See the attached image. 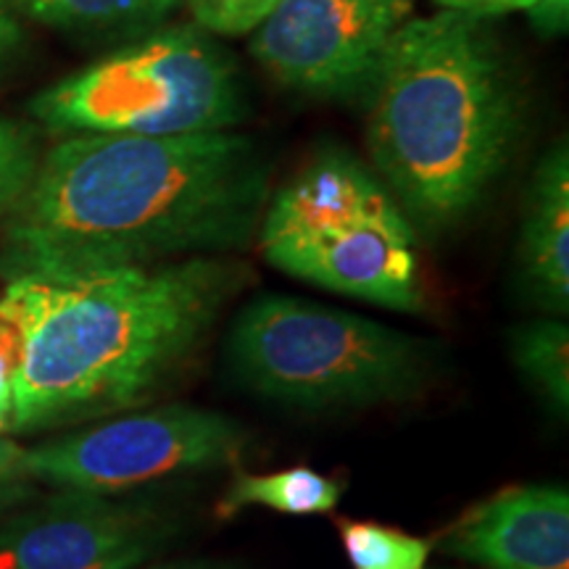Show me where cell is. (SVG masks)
Masks as SVG:
<instances>
[{
  "label": "cell",
  "instance_id": "3957f363",
  "mask_svg": "<svg viewBox=\"0 0 569 569\" xmlns=\"http://www.w3.org/2000/svg\"><path fill=\"white\" fill-rule=\"evenodd\" d=\"M365 88L369 151L398 201L425 224L472 211L507 169L525 109L486 19H409Z\"/></svg>",
  "mask_w": 569,
  "mask_h": 569
},
{
  "label": "cell",
  "instance_id": "ac0fdd59",
  "mask_svg": "<svg viewBox=\"0 0 569 569\" xmlns=\"http://www.w3.org/2000/svg\"><path fill=\"white\" fill-rule=\"evenodd\" d=\"M13 372H17V340L9 327L0 322V436L11 430Z\"/></svg>",
  "mask_w": 569,
  "mask_h": 569
},
{
  "label": "cell",
  "instance_id": "7c38bea8",
  "mask_svg": "<svg viewBox=\"0 0 569 569\" xmlns=\"http://www.w3.org/2000/svg\"><path fill=\"white\" fill-rule=\"evenodd\" d=\"M48 27L82 34L142 38L159 30L180 0H13Z\"/></svg>",
  "mask_w": 569,
  "mask_h": 569
},
{
  "label": "cell",
  "instance_id": "4fadbf2b",
  "mask_svg": "<svg viewBox=\"0 0 569 569\" xmlns=\"http://www.w3.org/2000/svg\"><path fill=\"white\" fill-rule=\"evenodd\" d=\"M343 486L315 469L293 467L274 475L238 472L219 498V517H232L248 507L282 515H327L338 507Z\"/></svg>",
  "mask_w": 569,
  "mask_h": 569
},
{
  "label": "cell",
  "instance_id": "52a82bcc",
  "mask_svg": "<svg viewBox=\"0 0 569 569\" xmlns=\"http://www.w3.org/2000/svg\"><path fill=\"white\" fill-rule=\"evenodd\" d=\"M246 446V430L234 419L174 403L24 451V475L61 490L119 493L167 475L232 465Z\"/></svg>",
  "mask_w": 569,
  "mask_h": 569
},
{
  "label": "cell",
  "instance_id": "ba28073f",
  "mask_svg": "<svg viewBox=\"0 0 569 569\" xmlns=\"http://www.w3.org/2000/svg\"><path fill=\"white\" fill-rule=\"evenodd\" d=\"M411 11L415 0H280L251 53L282 88L346 96L365 88Z\"/></svg>",
  "mask_w": 569,
  "mask_h": 569
},
{
  "label": "cell",
  "instance_id": "6da1fadb",
  "mask_svg": "<svg viewBox=\"0 0 569 569\" xmlns=\"http://www.w3.org/2000/svg\"><path fill=\"white\" fill-rule=\"evenodd\" d=\"M269 167L246 134H71L38 161L0 238V274L153 267L251 243Z\"/></svg>",
  "mask_w": 569,
  "mask_h": 569
},
{
  "label": "cell",
  "instance_id": "7a4b0ae2",
  "mask_svg": "<svg viewBox=\"0 0 569 569\" xmlns=\"http://www.w3.org/2000/svg\"><path fill=\"white\" fill-rule=\"evenodd\" d=\"M243 282L246 269L217 256L9 280L0 322L17 340L11 430L146 403Z\"/></svg>",
  "mask_w": 569,
  "mask_h": 569
},
{
  "label": "cell",
  "instance_id": "9c48e42d",
  "mask_svg": "<svg viewBox=\"0 0 569 569\" xmlns=\"http://www.w3.org/2000/svg\"><path fill=\"white\" fill-rule=\"evenodd\" d=\"M174 530L148 503L61 490L0 528V569H138Z\"/></svg>",
  "mask_w": 569,
  "mask_h": 569
},
{
  "label": "cell",
  "instance_id": "5bb4252c",
  "mask_svg": "<svg viewBox=\"0 0 569 569\" xmlns=\"http://www.w3.org/2000/svg\"><path fill=\"white\" fill-rule=\"evenodd\" d=\"M511 356L519 372L557 415L569 411V330L565 319H536L517 327Z\"/></svg>",
  "mask_w": 569,
  "mask_h": 569
},
{
  "label": "cell",
  "instance_id": "2e32d148",
  "mask_svg": "<svg viewBox=\"0 0 569 569\" xmlns=\"http://www.w3.org/2000/svg\"><path fill=\"white\" fill-rule=\"evenodd\" d=\"M38 169V148L27 127L0 117V213H9Z\"/></svg>",
  "mask_w": 569,
  "mask_h": 569
},
{
  "label": "cell",
  "instance_id": "277c9868",
  "mask_svg": "<svg viewBox=\"0 0 569 569\" xmlns=\"http://www.w3.org/2000/svg\"><path fill=\"white\" fill-rule=\"evenodd\" d=\"M261 251L298 280L386 306H422L415 230L407 213L353 156L309 161L261 217Z\"/></svg>",
  "mask_w": 569,
  "mask_h": 569
},
{
  "label": "cell",
  "instance_id": "44dd1931",
  "mask_svg": "<svg viewBox=\"0 0 569 569\" xmlns=\"http://www.w3.org/2000/svg\"><path fill=\"white\" fill-rule=\"evenodd\" d=\"M24 478V448L0 440V496Z\"/></svg>",
  "mask_w": 569,
  "mask_h": 569
},
{
  "label": "cell",
  "instance_id": "e0dca14e",
  "mask_svg": "<svg viewBox=\"0 0 569 569\" xmlns=\"http://www.w3.org/2000/svg\"><path fill=\"white\" fill-rule=\"evenodd\" d=\"M196 24L211 34L253 32L280 0H184Z\"/></svg>",
  "mask_w": 569,
  "mask_h": 569
},
{
  "label": "cell",
  "instance_id": "8fae6325",
  "mask_svg": "<svg viewBox=\"0 0 569 569\" xmlns=\"http://www.w3.org/2000/svg\"><path fill=\"white\" fill-rule=\"evenodd\" d=\"M519 267L538 306L569 309V151L561 140L543 156L530 182L519 238Z\"/></svg>",
  "mask_w": 569,
  "mask_h": 569
},
{
  "label": "cell",
  "instance_id": "ffe728a7",
  "mask_svg": "<svg viewBox=\"0 0 569 569\" xmlns=\"http://www.w3.org/2000/svg\"><path fill=\"white\" fill-rule=\"evenodd\" d=\"M530 19L546 34L565 32L569 21V0H538L530 9Z\"/></svg>",
  "mask_w": 569,
  "mask_h": 569
},
{
  "label": "cell",
  "instance_id": "9a60e30c",
  "mask_svg": "<svg viewBox=\"0 0 569 569\" xmlns=\"http://www.w3.org/2000/svg\"><path fill=\"white\" fill-rule=\"evenodd\" d=\"M338 530L353 569H425L432 549L430 540L380 522L340 519Z\"/></svg>",
  "mask_w": 569,
  "mask_h": 569
},
{
  "label": "cell",
  "instance_id": "d6986e66",
  "mask_svg": "<svg viewBox=\"0 0 569 569\" xmlns=\"http://www.w3.org/2000/svg\"><path fill=\"white\" fill-rule=\"evenodd\" d=\"M443 11L469 13V17H498V13H509L519 9H532L538 0H436Z\"/></svg>",
  "mask_w": 569,
  "mask_h": 569
},
{
  "label": "cell",
  "instance_id": "8992f818",
  "mask_svg": "<svg viewBox=\"0 0 569 569\" xmlns=\"http://www.w3.org/2000/svg\"><path fill=\"white\" fill-rule=\"evenodd\" d=\"M32 111L53 132L172 138L227 132L246 117V98L211 32L172 24L40 92Z\"/></svg>",
  "mask_w": 569,
  "mask_h": 569
},
{
  "label": "cell",
  "instance_id": "603a6c76",
  "mask_svg": "<svg viewBox=\"0 0 569 569\" xmlns=\"http://www.w3.org/2000/svg\"><path fill=\"white\" fill-rule=\"evenodd\" d=\"M148 569H232L222 565V561H209V559H182V561H167V565H153Z\"/></svg>",
  "mask_w": 569,
  "mask_h": 569
},
{
  "label": "cell",
  "instance_id": "7402d4cb",
  "mask_svg": "<svg viewBox=\"0 0 569 569\" xmlns=\"http://www.w3.org/2000/svg\"><path fill=\"white\" fill-rule=\"evenodd\" d=\"M21 30L13 17V0H0V63H3L19 46Z\"/></svg>",
  "mask_w": 569,
  "mask_h": 569
},
{
  "label": "cell",
  "instance_id": "30bf717a",
  "mask_svg": "<svg viewBox=\"0 0 569 569\" xmlns=\"http://www.w3.org/2000/svg\"><path fill=\"white\" fill-rule=\"evenodd\" d=\"M446 553L486 569H569L565 486H511L469 507L440 538Z\"/></svg>",
  "mask_w": 569,
  "mask_h": 569
},
{
  "label": "cell",
  "instance_id": "5b68a950",
  "mask_svg": "<svg viewBox=\"0 0 569 569\" xmlns=\"http://www.w3.org/2000/svg\"><path fill=\"white\" fill-rule=\"evenodd\" d=\"M230 359L256 393L330 409L411 396L430 375L432 348L351 311L264 296L234 319Z\"/></svg>",
  "mask_w": 569,
  "mask_h": 569
}]
</instances>
